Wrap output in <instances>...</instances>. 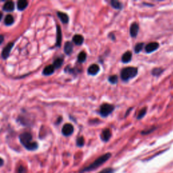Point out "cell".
<instances>
[{"label":"cell","mask_w":173,"mask_h":173,"mask_svg":"<svg viewBox=\"0 0 173 173\" xmlns=\"http://www.w3.org/2000/svg\"><path fill=\"white\" fill-rule=\"evenodd\" d=\"M19 138H20V143L28 150L33 151L38 148V144L37 142L32 141L33 137L30 133L27 132L23 133L20 134Z\"/></svg>","instance_id":"cell-1"},{"label":"cell","mask_w":173,"mask_h":173,"mask_svg":"<svg viewBox=\"0 0 173 173\" xmlns=\"http://www.w3.org/2000/svg\"><path fill=\"white\" fill-rule=\"evenodd\" d=\"M111 153H107L101 156L100 157H99L98 158L96 159L93 162H92L91 164H89V166L84 168L82 169L81 171H80V172H89V171H93L94 169L98 168L99 166H100L101 165H102L103 163H105L106 161L108 160V159L111 157Z\"/></svg>","instance_id":"cell-2"},{"label":"cell","mask_w":173,"mask_h":173,"mask_svg":"<svg viewBox=\"0 0 173 173\" xmlns=\"http://www.w3.org/2000/svg\"><path fill=\"white\" fill-rule=\"evenodd\" d=\"M137 68L134 67H127L123 68L121 72V79L124 81H128L137 75Z\"/></svg>","instance_id":"cell-3"},{"label":"cell","mask_w":173,"mask_h":173,"mask_svg":"<svg viewBox=\"0 0 173 173\" xmlns=\"http://www.w3.org/2000/svg\"><path fill=\"white\" fill-rule=\"evenodd\" d=\"M114 110V106L109 103H103L100 107L99 109V113L103 117H106L113 112Z\"/></svg>","instance_id":"cell-4"},{"label":"cell","mask_w":173,"mask_h":173,"mask_svg":"<svg viewBox=\"0 0 173 173\" xmlns=\"http://www.w3.org/2000/svg\"><path fill=\"white\" fill-rule=\"evenodd\" d=\"M61 132L64 136H70L74 132V127L71 124L68 123V124L64 125Z\"/></svg>","instance_id":"cell-5"},{"label":"cell","mask_w":173,"mask_h":173,"mask_svg":"<svg viewBox=\"0 0 173 173\" xmlns=\"http://www.w3.org/2000/svg\"><path fill=\"white\" fill-rule=\"evenodd\" d=\"M13 46H14V43H9L4 48H3L2 53V56L3 59L7 58V57L9 56L11 50V49H12Z\"/></svg>","instance_id":"cell-6"},{"label":"cell","mask_w":173,"mask_h":173,"mask_svg":"<svg viewBox=\"0 0 173 173\" xmlns=\"http://www.w3.org/2000/svg\"><path fill=\"white\" fill-rule=\"evenodd\" d=\"M159 48V44L157 42H152L145 46V52L147 53H152L156 51Z\"/></svg>","instance_id":"cell-7"},{"label":"cell","mask_w":173,"mask_h":173,"mask_svg":"<svg viewBox=\"0 0 173 173\" xmlns=\"http://www.w3.org/2000/svg\"><path fill=\"white\" fill-rule=\"evenodd\" d=\"M138 32H139V25L136 22H134L130 25V34L132 37H136Z\"/></svg>","instance_id":"cell-8"},{"label":"cell","mask_w":173,"mask_h":173,"mask_svg":"<svg viewBox=\"0 0 173 173\" xmlns=\"http://www.w3.org/2000/svg\"><path fill=\"white\" fill-rule=\"evenodd\" d=\"M88 74L90 75H97L99 71V67L97 64H92L91 66L88 68Z\"/></svg>","instance_id":"cell-9"},{"label":"cell","mask_w":173,"mask_h":173,"mask_svg":"<svg viewBox=\"0 0 173 173\" xmlns=\"http://www.w3.org/2000/svg\"><path fill=\"white\" fill-rule=\"evenodd\" d=\"M111 137V132L110 129H106L102 131L101 134V139L103 141H107Z\"/></svg>","instance_id":"cell-10"},{"label":"cell","mask_w":173,"mask_h":173,"mask_svg":"<svg viewBox=\"0 0 173 173\" xmlns=\"http://www.w3.org/2000/svg\"><path fill=\"white\" fill-rule=\"evenodd\" d=\"M15 8L13 2H7L3 6V10L6 11H12Z\"/></svg>","instance_id":"cell-11"},{"label":"cell","mask_w":173,"mask_h":173,"mask_svg":"<svg viewBox=\"0 0 173 173\" xmlns=\"http://www.w3.org/2000/svg\"><path fill=\"white\" fill-rule=\"evenodd\" d=\"M72 41L76 45H80L83 43L84 38L82 35H80V34H75L72 38Z\"/></svg>","instance_id":"cell-12"},{"label":"cell","mask_w":173,"mask_h":173,"mask_svg":"<svg viewBox=\"0 0 173 173\" xmlns=\"http://www.w3.org/2000/svg\"><path fill=\"white\" fill-rule=\"evenodd\" d=\"M55 71V68L53 67V65H49V66H47L43 70V74L45 76H49L52 75L53 72Z\"/></svg>","instance_id":"cell-13"},{"label":"cell","mask_w":173,"mask_h":173,"mask_svg":"<svg viewBox=\"0 0 173 173\" xmlns=\"http://www.w3.org/2000/svg\"><path fill=\"white\" fill-rule=\"evenodd\" d=\"M132 58V53L130 52H126L124 54L122 55V61L123 63H128L131 60Z\"/></svg>","instance_id":"cell-14"},{"label":"cell","mask_w":173,"mask_h":173,"mask_svg":"<svg viewBox=\"0 0 173 173\" xmlns=\"http://www.w3.org/2000/svg\"><path fill=\"white\" fill-rule=\"evenodd\" d=\"M73 51V45L71 42H66L64 45V52L66 53L67 55H70L72 53Z\"/></svg>","instance_id":"cell-15"},{"label":"cell","mask_w":173,"mask_h":173,"mask_svg":"<svg viewBox=\"0 0 173 173\" xmlns=\"http://www.w3.org/2000/svg\"><path fill=\"white\" fill-rule=\"evenodd\" d=\"M57 14V16L60 19V20L64 24H66L69 21V18L66 14L64 12H61V11H58Z\"/></svg>","instance_id":"cell-16"},{"label":"cell","mask_w":173,"mask_h":173,"mask_svg":"<svg viewBox=\"0 0 173 173\" xmlns=\"http://www.w3.org/2000/svg\"><path fill=\"white\" fill-rule=\"evenodd\" d=\"M28 6V2L26 0H20L17 3V7L19 10L22 11Z\"/></svg>","instance_id":"cell-17"},{"label":"cell","mask_w":173,"mask_h":173,"mask_svg":"<svg viewBox=\"0 0 173 173\" xmlns=\"http://www.w3.org/2000/svg\"><path fill=\"white\" fill-rule=\"evenodd\" d=\"M61 43V31L59 26H57V39H56V45L57 47H60Z\"/></svg>","instance_id":"cell-18"},{"label":"cell","mask_w":173,"mask_h":173,"mask_svg":"<svg viewBox=\"0 0 173 173\" xmlns=\"http://www.w3.org/2000/svg\"><path fill=\"white\" fill-rule=\"evenodd\" d=\"M14 22V17L11 16V15H10V14L7 15L5 18V20H4L5 25L7 26H10L13 24Z\"/></svg>","instance_id":"cell-19"},{"label":"cell","mask_w":173,"mask_h":173,"mask_svg":"<svg viewBox=\"0 0 173 173\" xmlns=\"http://www.w3.org/2000/svg\"><path fill=\"white\" fill-rule=\"evenodd\" d=\"M64 60L62 58H57L54 61H53V66L55 68H59L63 64Z\"/></svg>","instance_id":"cell-20"},{"label":"cell","mask_w":173,"mask_h":173,"mask_svg":"<svg viewBox=\"0 0 173 173\" xmlns=\"http://www.w3.org/2000/svg\"><path fill=\"white\" fill-rule=\"evenodd\" d=\"M86 58H87V54H86V53L84 52H80L78 56V57H77L78 61L80 63L84 62V61L86 60Z\"/></svg>","instance_id":"cell-21"},{"label":"cell","mask_w":173,"mask_h":173,"mask_svg":"<svg viewBox=\"0 0 173 173\" xmlns=\"http://www.w3.org/2000/svg\"><path fill=\"white\" fill-rule=\"evenodd\" d=\"M164 70L162 68H153L152 71V74L153 76H160L162 73L163 72Z\"/></svg>","instance_id":"cell-22"},{"label":"cell","mask_w":173,"mask_h":173,"mask_svg":"<svg viewBox=\"0 0 173 173\" xmlns=\"http://www.w3.org/2000/svg\"><path fill=\"white\" fill-rule=\"evenodd\" d=\"M111 6H112L114 8L117 9V10H121L122 7V5L121 2L118 1H111Z\"/></svg>","instance_id":"cell-23"},{"label":"cell","mask_w":173,"mask_h":173,"mask_svg":"<svg viewBox=\"0 0 173 173\" xmlns=\"http://www.w3.org/2000/svg\"><path fill=\"white\" fill-rule=\"evenodd\" d=\"M143 45H144V43H137V44L135 45V47H134V52H135L136 53H139V52L142 50V49H143Z\"/></svg>","instance_id":"cell-24"},{"label":"cell","mask_w":173,"mask_h":173,"mask_svg":"<svg viewBox=\"0 0 173 173\" xmlns=\"http://www.w3.org/2000/svg\"><path fill=\"white\" fill-rule=\"evenodd\" d=\"M108 81L112 84H116L118 82V76L116 75L110 76L108 78Z\"/></svg>","instance_id":"cell-25"},{"label":"cell","mask_w":173,"mask_h":173,"mask_svg":"<svg viewBox=\"0 0 173 173\" xmlns=\"http://www.w3.org/2000/svg\"><path fill=\"white\" fill-rule=\"evenodd\" d=\"M146 112H147V109H146L145 107H144V108L141 110L139 111V114H138V116H137V119H138V120H139V119H141L142 118H143L145 115Z\"/></svg>","instance_id":"cell-26"},{"label":"cell","mask_w":173,"mask_h":173,"mask_svg":"<svg viewBox=\"0 0 173 173\" xmlns=\"http://www.w3.org/2000/svg\"><path fill=\"white\" fill-rule=\"evenodd\" d=\"M84 143V140L83 137H80L76 139V145H77V146H79V147H82V146H83Z\"/></svg>","instance_id":"cell-27"},{"label":"cell","mask_w":173,"mask_h":173,"mask_svg":"<svg viewBox=\"0 0 173 173\" xmlns=\"http://www.w3.org/2000/svg\"><path fill=\"white\" fill-rule=\"evenodd\" d=\"M99 173H114V169H112V168H107L103 169V170H102Z\"/></svg>","instance_id":"cell-28"},{"label":"cell","mask_w":173,"mask_h":173,"mask_svg":"<svg viewBox=\"0 0 173 173\" xmlns=\"http://www.w3.org/2000/svg\"><path fill=\"white\" fill-rule=\"evenodd\" d=\"M26 169L23 166H20L18 169V173H26Z\"/></svg>","instance_id":"cell-29"},{"label":"cell","mask_w":173,"mask_h":173,"mask_svg":"<svg viewBox=\"0 0 173 173\" xmlns=\"http://www.w3.org/2000/svg\"><path fill=\"white\" fill-rule=\"evenodd\" d=\"M3 40H4V37H3L2 34H0V44H2L3 43Z\"/></svg>","instance_id":"cell-30"},{"label":"cell","mask_w":173,"mask_h":173,"mask_svg":"<svg viewBox=\"0 0 173 173\" xmlns=\"http://www.w3.org/2000/svg\"><path fill=\"white\" fill-rule=\"evenodd\" d=\"M3 164H4V161H3V160L2 158L0 157V166H2Z\"/></svg>","instance_id":"cell-31"},{"label":"cell","mask_w":173,"mask_h":173,"mask_svg":"<svg viewBox=\"0 0 173 173\" xmlns=\"http://www.w3.org/2000/svg\"><path fill=\"white\" fill-rule=\"evenodd\" d=\"M2 18H3V13L1 12V11H0V21H1V20L2 19Z\"/></svg>","instance_id":"cell-32"}]
</instances>
